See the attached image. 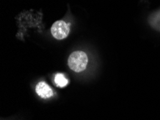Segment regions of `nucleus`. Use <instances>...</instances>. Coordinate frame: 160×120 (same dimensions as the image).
<instances>
[{
	"mask_svg": "<svg viewBox=\"0 0 160 120\" xmlns=\"http://www.w3.org/2000/svg\"><path fill=\"white\" fill-rule=\"evenodd\" d=\"M68 66L75 72H81L86 69L88 64V57L83 51H75L68 58Z\"/></svg>",
	"mask_w": 160,
	"mask_h": 120,
	"instance_id": "f257e3e1",
	"label": "nucleus"
},
{
	"mask_svg": "<svg viewBox=\"0 0 160 120\" xmlns=\"http://www.w3.org/2000/svg\"><path fill=\"white\" fill-rule=\"evenodd\" d=\"M70 23L67 24L62 20H58L52 24L51 33L52 36L57 40H62L67 38L70 32Z\"/></svg>",
	"mask_w": 160,
	"mask_h": 120,
	"instance_id": "f03ea898",
	"label": "nucleus"
},
{
	"mask_svg": "<svg viewBox=\"0 0 160 120\" xmlns=\"http://www.w3.org/2000/svg\"><path fill=\"white\" fill-rule=\"evenodd\" d=\"M36 92L40 97L43 99H48L53 95V91L51 88L45 82H40L36 86Z\"/></svg>",
	"mask_w": 160,
	"mask_h": 120,
	"instance_id": "7ed1b4c3",
	"label": "nucleus"
},
{
	"mask_svg": "<svg viewBox=\"0 0 160 120\" xmlns=\"http://www.w3.org/2000/svg\"><path fill=\"white\" fill-rule=\"evenodd\" d=\"M55 82L58 87H65L68 84V81L62 73H58L55 77Z\"/></svg>",
	"mask_w": 160,
	"mask_h": 120,
	"instance_id": "20e7f679",
	"label": "nucleus"
}]
</instances>
